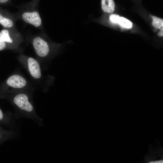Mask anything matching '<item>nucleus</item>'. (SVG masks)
Returning a JSON list of instances; mask_svg holds the SVG:
<instances>
[{
    "instance_id": "7ed1b4c3",
    "label": "nucleus",
    "mask_w": 163,
    "mask_h": 163,
    "mask_svg": "<svg viewBox=\"0 0 163 163\" xmlns=\"http://www.w3.org/2000/svg\"><path fill=\"white\" fill-rule=\"evenodd\" d=\"M22 18L25 22L37 27L40 26L42 23L40 14L36 11L25 12L23 14Z\"/></svg>"
},
{
    "instance_id": "6e6552de",
    "label": "nucleus",
    "mask_w": 163,
    "mask_h": 163,
    "mask_svg": "<svg viewBox=\"0 0 163 163\" xmlns=\"http://www.w3.org/2000/svg\"><path fill=\"white\" fill-rule=\"evenodd\" d=\"M0 40L9 43L13 42V40L10 36L9 31L5 29L0 31Z\"/></svg>"
},
{
    "instance_id": "9d476101",
    "label": "nucleus",
    "mask_w": 163,
    "mask_h": 163,
    "mask_svg": "<svg viewBox=\"0 0 163 163\" xmlns=\"http://www.w3.org/2000/svg\"><path fill=\"white\" fill-rule=\"evenodd\" d=\"M0 24L4 27L7 28L11 27L13 25V23L11 19L4 17L0 13Z\"/></svg>"
},
{
    "instance_id": "4468645a",
    "label": "nucleus",
    "mask_w": 163,
    "mask_h": 163,
    "mask_svg": "<svg viewBox=\"0 0 163 163\" xmlns=\"http://www.w3.org/2000/svg\"><path fill=\"white\" fill-rule=\"evenodd\" d=\"M163 30H161L158 34V35L159 37H162L163 36Z\"/></svg>"
},
{
    "instance_id": "ddd939ff",
    "label": "nucleus",
    "mask_w": 163,
    "mask_h": 163,
    "mask_svg": "<svg viewBox=\"0 0 163 163\" xmlns=\"http://www.w3.org/2000/svg\"><path fill=\"white\" fill-rule=\"evenodd\" d=\"M6 46L5 42L0 40V51L4 49L5 48Z\"/></svg>"
},
{
    "instance_id": "0eeeda50",
    "label": "nucleus",
    "mask_w": 163,
    "mask_h": 163,
    "mask_svg": "<svg viewBox=\"0 0 163 163\" xmlns=\"http://www.w3.org/2000/svg\"><path fill=\"white\" fill-rule=\"evenodd\" d=\"M101 6L103 10L106 13H112L114 10L115 5L113 0H101Z\"/></svg>"
},
{
    "instance_id": "f257e3e1",
    "label": "nucleus",
    "mask_w": 163,
    "mask_h": 163,
    "mask_svg": "<svg viewBox=\"0 0 163 163\" xmlns=\"http://www.w3.org/2000/svg\"><path fill=\"white\" fill-rule=\"evenodd\" d=\"M33 45L37 54L39 56H46L49 51V47L47 43L40 37L34 38Z\"/></svg>"
},
{
    "instance_id": "9b49d317",
    "label": "nucleus",
    "mask_w": 163,
    "mask_h": 163,
    "mask_svg": "<svg viewBox=\"0 0 163 163\" xmlns=\"http://www.w3.org/2000/svg\"><path fill=\"white\" fill-rule=\"evenodd\" d=\"M118 23L122 27L127 28H131L133 26L131 21L123 17H120Z\"/></svg>"
},
{
    "instance_id": "39448f33",
    "label": "nucleus",
    "mask_w": 163,
    "mask_h": 163,
    "mask_svg": "<svg viewBox=\"0 0 163 163\" xmlns=\"http://www.w3.org/2000/svg\"><path fill=\"white\" fill-rule=\"evenodd\" d=\"M6 83L10 87L17 88H23L27 84L26 81L23 77L16 74L10 76L7 80Z\"/></svg>"
},
{
    "instance_id": "2eb2a0df",
    "label": "nucleus",
    "mask_w": 163,
    "mask_h": 163,
    "mask_svg": "<svg viewBox=\"0 0 163 163\" xmlns=\"http://www.w3.org/2000/svg\"><path fill=\"white\" fill-rule=\"evenodd\" d=\"M10 0H0V3H5Z\"/></svg>"
},
{
    "instance_id": "1a4fd4ad",
    "label": "nucleus",
    "mask_w": 163,
    "mask_h": 163,
    "mask_svg": "<svg viewBox=\"0 0 163 163\" xmlns=\"http://www.w3.org/2000/svg\"><path fill=\"white\" fill-rule=\"evenodd\" d=\"M151 18L153 19L152 26L156 29L163 30V19L154 16H152Z\"/></svg>"
},
{
    "instance_id": "f03ea898",
    "label": "nucleus",
    "mask_w": 163,
    "mask_h": 163,
    "mask_svg": "<svg viewBox=\"0 0 163 163\" xmlns=\"http://www.w3.org/2000/svg\"><path fill=\"white\" fill-rule=\"evenodd\" d=\"M14 115L9 113H5L0 108V124L9 129H14L17 123Z\"/></svg>"
},
{
    "instance_id": "423d86ee",
    "label": "nucleus",
    "mask_w": 163,
    "mask_h": 163,
    "mask_svg": "<svg viewBox=\"0 0 163 163\" xmlns=\"http://www.w3.org/2000/svg\"><path fill=\"white\" fill-rule=\"evenodd\" d=\"M3 126L0 124V145L7 141L15 138L18 136L14 129H7Z\"/></svg>"
},
{
    "instance_id": "f8f14e48",
    "label": "nucleus",
    "mask_w": 163,
    "mask_h": 163,
    "mask_svg": "<svg viewBox=\"0 0 163 163\" xmlns=\"http://www.w3.org/2000/svg\"><path fill=\"white\" fill-rule=\"evenodd\" d=\"M120 17L119 15L112 14L110 16V19L111 21L113 23H118Z\"/></svg>"
},
{
    "instance_id": "20e7f679",
    "label": "nucleus",
    "mask_w": 163,
    "mask_h": 163,
    "mask_svg": "<svg viewBox=\"0 0 163 163\" xmlns=\"http://www.w3.org/2000/svg\"><path fill=\"white\" fill-rule=\"evenodd\" d=\"M29 70L32 76L35 79H39L41 76L40 66L34 59L30 57L27 59Z\"/></svg>"
}]
</instances>
